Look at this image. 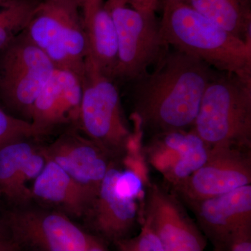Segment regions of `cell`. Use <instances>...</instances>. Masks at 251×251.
<instances>
[{
    "label": "cell",
    "mask_w": 251,
    "mask_h": 251,
    "mask_svg": "<svg viewBox=\"0 0 251 251\" xmlns=\"http://www.w3.org/2000/svg\"><path fill=\"white\" fill-rule=\"evenodd\" d=\"M215 74L196 57L166 50L151 74L135 80V114L140 127L159 135L193 126L206 85Z\"/></svg>",
    "instance_id": "6da1fadb"
},
{
    "label": "cell",
    "mask_w": 251,
    "mask_h": 251,
    "mask_svg": "<svg viewBox=\"0 0 251 251\" xmlns=\"http://www.w3.org/2000/svg\"><path fill=\"white\" fill-rule=\"evenodd\" d=\"M160 27L167 45L218 70L251 77V44L229 33L188 3L163 1Z\"/></svg>",
    "instance_id": "7a4b0ae2"
},
{
    "label": "cell",
    "mask_w": 251,
    "mask_h": 251,
    "mask_svg": "<svg viewBox=\"0 0 251 251\" xmlns=\"http://www.w3.org/2000/svg\"><path fill=\"white\" fill-rule=\"evenodd\" d=\"M251 80L224 73L206 85L193 128L209 148L250 147Z\"/></svg>",
    "instance_id": "3957f363"
},
{
    "label": "cell",
    "mask_w": 251,
    "mask_h": 251,
    "mask_svg": "<svg viewBox=\"0 0 251 251\" xmlns=\"http://www.w3.org/2000/svg\"><path fill=\"white\" fill-rule=\"evenodd\" d=\"M24 32L54 67L81 80L89 50L77 0H41Z\"/></svg>",
    "instance_id": "277c9868"
},
{
    "label": "cell",
    "mask_w": 251,
    "mask_h": 251,
    "mask_svg": "<svg viewBox=\"0 0 251 251\" xmlns=\"http://www.w3.org/2000/svg\"><path fill=\"white\" fill-rule=\"evenodd\" d=\"M80 126L88 138L112 156H125L137 136L130 129L113 80L105 76L87 56L81 79Z\"/></svg>",
    "instance_id": "5b68a950"
},
{
    "label": "cell",
    "mask_w": 251,
    "mask_h": 251,
    "mask_svg": "<svg viewBox=\"0 0 251 251\" xmlns=\"http://www.w3.org/2000/svg\"><path fill=\"white\" fill-rule=\"evenodd\" d=\"M54 68L23 31L0 50V98L3 103L29 121L33 103Z\"/></svg>",
    "instance_id": "8992f818"
},
{
    "label": "cell",
    "mask_w": 251,
    "mask_h": 251,
    "mask_svg": "<svg viewBox=\"0 0 251 251\" xmlns=\"http://www.w3.org/2000/svg\"><path fill=\"white\" fill-rule=\"evenodd\" d=\"M17 251H85L89 236L59 211L11 207L1 216Z\"/></svg>",
    "instance_id": "52a82bcc"
},
{
    "label": "cell",
    "mask_w": 251,
    "mask_h": 251,
    "mask_svg": "<svg viewBox=\"0 0 251 251\" xmlns=\"http://www.w3.org/2000/svg\"><path fill=\"white\" fill-rule=\"evenodd\" d=\"M107 9L115 24L118 46L114 79L135 81L166 51L160 22L154 11H140L127 5Z\"/></svg>",
    "instance_id": "ba28073f"
},
{
    "label": "cell",
    "mask_w": 251,
    "mask_h": 251,
    "mask_svg": "<svg viewBox=\"0 0 251 251\" xmlns=\"http://www.w3.org/2000/svg\"><path fill=\"white\" fill-rule=\"evenodd\" d=\"M245 149L249 148H210L204 166L177 185L178 189L193 202L251 184V154Z\"/></svg>",
    "instance_id": "9c48e42d"
},
{
    "label": "cell",
    "mask_w": 251,
    "mask_h": 251,
    "mask_svg": "<svg viewBox=\"0 0 251 251\" xmlns=\"http://www.w3.org/2000/svg\"><path fill=\"white\" fill-rule=\"evenodd\" d=\"M191 204L219 251L229 250L238 239L251 235V184Z\"/></svg>",
    "instance_id": "30bf717a"
},
{
    "label": "cell",
    "mask_w": 251,
    "mask_h": 251,
    "mask_svg": "<svg viewBox=\"0 0 251 251\" xmlns=\"http://www.w3.org/2000/svg\"><path fill=\"white\" fill-rule=\"evenodd\" d=\"M142 220L148 222L165 251H203L205 241L174 196L156 185L147 188Z\"/></svg>",
    "instance_id": "8fae6325"
},
{
    "label": "cell",
    "mask_w": 251,
    "mask_h": 251,
    "mask_svg": "<svg viewBox=\"0 0 251 251\" xmlns=\"http://www.w3.org/2000/svg\"><path fill=\"white\" fill-rule=\"evenodd\" d=\"M44 156L54 162L95 199L112 164L110 153L90 138L68 131L53 143L41 147Z\"/></svg>",
    "instance_id": "7c38bea8"
},
{
    "label": "cell",
    "mask_w": 251,
    "mask_h": 251,
    "mask_svg": "<svg viewBox=\"0 0 251 251\" xmlns=\"http://www.w3.org/2000/svg\"><path fill=\"white\" fill-rule=\"evenodd\" d=\"M82 96L80 77L55 67L33 103L29 122L44 135L59 126L80 125Z\"/></svg>",
    "instance_id": "4fadbf2b"
},
{
    "label": "cell",
    "mask_w": 251,
    "mask_h": 251,
    "mask_svg": "<svg viewBox=\"0 0 251 251\" xmlns=\"http://www.w3.org/2000/svg\"><path fill=\"white\" fill-rule=\"evenodd\" d=\"M118 171L112 163L85 216L99 234L114 242L126 238L135 223L141 221L144 202L117 187Z\"/></svg>",
    "instance_id": "5bb4252c"
},
{
    "label": "cell",
    "mask_w": 251,
    "mask_h": 251,
    "mask_svg": "<svg viewBox=\"0 0 251 251\" xmlns=\"http://www.w3.org/2000/svg\"><path fill=\"white\" fill-rule=\"evenodd\" d=\"M160 135L159 143L151 151V163L175 186L204 166L209 158L210 149L193 129Z\"/></svg>",
    "instance_id": "9a60e30c"
},
{
    "label": "cell",
    "mask_w": 251,
    "mask_h": 251,
    "mask_svg": "<svg viewBox=\"0 0 251 251\" xmlns=\"http://www.w3.org/2000/svg\"><path fill=\"white\" fill-rule=\"evenodd\" d=\"M90 57L105 76L114 80L117 63L116 29L103 0H77Z\"/></svg>",
    "instance_id": "2e32d148"
},
{
    "label": "cell",
    "mask_w": 251,
    "mask_h": 251,
    "mask_svg": "<svg viewBox=\"0 0 251 251\" xmlns=\"http://www.w3.org/2000/svg\"><path fill=\"white\" fill-rule=\"evenodd\" d=\"M31 199L58 207L74 217H85L93 200L54 162L48 159L31 186Z\"/></svg>",
    "instance_id": "e0dca14e"
},
{
    "label": "cell",
    "mask_w": 251,
    "mask_h": 251,
    "mask_svg": "<svg viewBox=\"0 0 251 251\" xmlns=\"http://www.w3.org/2000/svg\"><path fill=\"white\" fill-rule=\"evenodd\" d=\"M188 4L231 34L251 43L250 11L243 0H189Z\"/></svg>",
    "instance_id": "ac0fdd59"
},
{
    "label": "cell",
    "mask_w": 251,
    "mask_h": 251,
    "mask_svg": "<svg viewBox=\"0 0 251 251\" xmlns=\"http://www.w3.org/2000/svg\"><path fill=\"white\" fill-rule=\"evenodd\" d=\"M31 138H20L0 146V200L19 206L18 180L23 163L36 148Z\"/></svg>",
    "instance_id": "d6986e66"
},
{
    "label": "cell",
    "mask_w": 251,
    "mask_h": 251,
    "mask_svg": "<svg viewBox=\"0 0 251 251\" xmlns=\"http://www.w3.org/2000/svg\"><path fill=\"white\" fill-rule=\"evenodd\" d=\"M41 0H5L0 3V27L25 31Z\"/></svg>",
    "instance_id": "ffe728a7"
},
{
    "label": "cell",
    "mask_w": 251,
    "mask_h": 251,
    "mask_svg": "<svg viewBox=\"0 0 251 251\" xmlns=\"http://www.w3.org/2000/svg\"><path fill=\"white\" fill-rule=\"evenodd\" d=\"M44 135L30 122L13 116L0 108V146L20 138H36Z\"/></svg>",
    "instance_id": "44dd1931"
},
{
    "label": "cell",
    "mask_w": 251,
    "mask_h": 251,
    "mask_svg": "<svg viewBox=\"0 0 251 251\" xmlns=\"http://www.w3.org/2000/svg\"><path fill=\"white\" fill-rule=\"evenodd\" d=\"M140 233L115 242L117 251H165L159 239L146 221L142 220Z\"/></svg>",
    "instance_id": "7402d4cb"
},
{
    "label": "cell",
    "mask_w": 251,
    "mask_h": 251,
    "mask_svg": "<svg viewBox=\"0 0 251 251\" xmlns=\"http://www.w3.org/2000/svg\"><path fill=\"white\" fill-rule=\"evenodd\" d=\"M229 251H251V235L238 239L231 246Z\"/></svg>",
    "instance_id": "603a6c76"
},
{
    "label": "cell",
    "mask_w": 251,
    "mask_h": 251,
    "mask_svg": "<svg viewBox=\"0 0 251 251\" xmlns=\"http://www.w3.org/2000/svg\"><path fill=\"white\" fill-rule=\"evenodd\" d=\"M85 251H108L103 243L99 238L95 236H89L88 244Z\"/></svg>",
    "instance_id": "cb8c5ba5"
},
{
    "label": "cell",
    "mask_w": 251,
    "mask_h": 251,
    "mask_svg": "<svg viewBox=\"0 0 251 251\" xmlns=\"http://www.w3.org/2000/svg\"><path fill=\"white\" fill-rule=\"evenodd\" d=\"M8 242H9V240L8 239L7 234H6V229H5L4 224H3L2 220L0 216V244Z\"/></svg>",
    "instance_id": "d4e9b609"
},
{
    "label": "cell",
    "mask_w": 251,
    "mask_h": 251,
    "mask_svg": "<svg viewBox=\"0 0 251 251\" xmlns=\"http://www.w3.org/2000/svg\"><path fill=\"white\" fill-rule=\"evenodd\" d=\"M130 0H107L105 2L106 7H111L113 6H125L130 2Z\"/></svg>",
    "instance_id": "484cf974"
},
{
    "label": "cell",
    "mask_w": 251,
    "mask_h": 251,
    "mask_svg": "<svg viewBox=\"0 0 251 251\" xmlns=\"http://www.w3.org/2000/svg\"><path fill=\"white\" fill-rule=\"evenodd\" d=\"M0 251H17V250L11 242H8L0 244Z\"/></svg>",
    "instance_id": "4316f807"
},
{
    "label": "cell",
    "mask_w": 251,
    "mask_h": 251,
    "mask_svg": "<svg viewBox=\"0 0 251 251\" xmlns=\"http://www.w3.org/2000/svg\"><path fill=\"white\" fill-rule=\"evenodd\" d=\"M167 1H179V2H186L188 3L189 0H167Z\"/></svg>",
    "instance_id": "83f0119b"
},
{
    "label": "cell",
    "mask_w": 251,
    "mask_h": 251,
    "mask_svg": "<svg viewBox=\"0 0 251 251\" xmlns=\"http://www.w3.org/2000/svg\"><path fill=\"white\" fill-rule=\"evenodd\" d=\"M5 1V0H0V3L2 2V1Z\"/></svg>",
    "instance_id": "f1b7e54d"
},
{
    "label": "cell",
    "mask_w": 251,
    "mask_h": 251,
    "mask_svg": "<svg viewBox=\"0 0 251 251\" xmlns=\"http://www.w3.org/2000/svg\"></svg>",
    "instance_id": "f546056e"
}]
</instances>
